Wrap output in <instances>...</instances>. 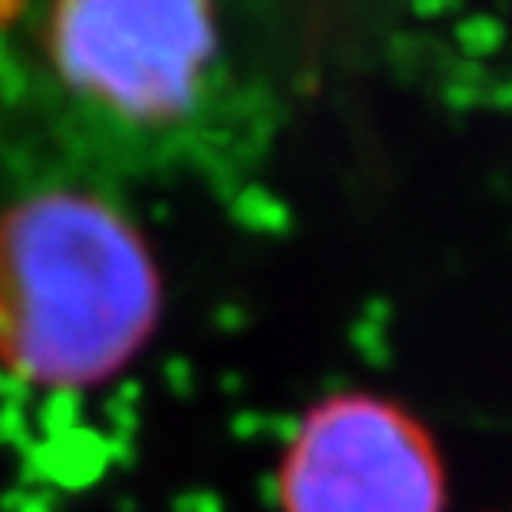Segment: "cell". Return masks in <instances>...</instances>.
Here are the masks:
<instances>
[{"label":"cell","instance_id":"2","mask_svg":"<svg viewBox=\"0 0 512 512\" xmlns=\"http://www.w3.org/2000/svg\"><path fill=\"white\" fill-rule=\"evenodd\" d=\"M213 0H54L46 54L65 88L122 122H175L217 61Z\"/></svg>","mask_w":512,"mask_h":512},{"label":"cell","instance_id":"3","mask_svg":"<svg viewBox=\"0 0 512 512\" xmlns=\"http://www.w3.org/2000/svg\"><path fill=\"white\" fill-rule=\"evenodd\" d=\"M277 494L285 512H440L444 475L406 410L372 395H338L293 433Z\"/></svg>","mask_w":512,"mask_h":512},{"label":"cell","instance_id":"1","mask_svg":"<svg viewBox=\"0 0 512 512\" xmlns=\"http://www.w3.org/2000/svg\"><path fill=\"white\" fill-rule=\"evenodd\" d=\"M160 319L137 224L88 190H38L0 213V368L42 391L107 384Z\"/></svg>","mask_w":512,"mask_h":512}]
</instances>
